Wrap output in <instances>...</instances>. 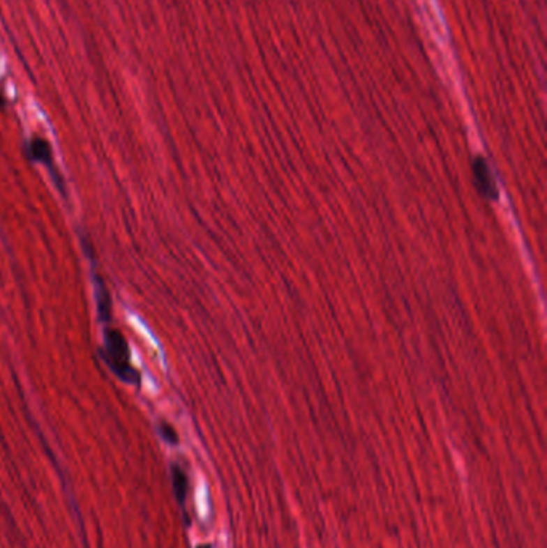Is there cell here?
<instances>
[{
    "label": "cell",
    "instance_id": "6",
    "mask_svg": "<svg viewBox=\"0 0 547 548\" xmlns=\"http://www.w3.org/2000/svg\"><path fill=\"white\" fill-rule=\"evenodd\" d=\"M200 548H211V545H204V547H200Z\"/></svg>",
    "mask_w": 547,
    "mask_h": 548
},
{
    "label": "cell",
    "instance_id": "2",
    "mask_svg": "<svg viewBox=\"0 0 547 548\" xmlns=\"http://www.w3.org/2000/svg\"><path fill=\"white\" fill-rule=\"evenodd\" d=\"M29 153H31L32 159L39 160V162L47 165L48 170H50L52 176H55L58 188H63L60 174H58L57 169H55V165H53L50 144H48L44 138H32L31 143H29Z\"/></svg>",
    "mask_w": 547,
    "mask_h": 548
},
{
    "label": "cell",
    "instance_id": "1",
    "mask_svg": "<svg viewBox=\"0 0 547 548\" xmlns=\"http://www.w3.org/2000/svg\"><path fill=\"white\" fill-rule=\"evenodd\" d=\"M105 359L110 367L126 381H138V374L132 369L128 359V348L121 335V332L114 329H106V350Z\"/></svg>",
    "mask_w": 547,
    "mask_h": 548
},
{
    "label": "cell",
    "instance_id": "4",
    "mask_svg": "<svg viewBox=\"0 0 547 548\" xmlns=\"http://www.w3.org/2000/svg\"><path fill=\"white\" fill-rule=\"evenodd\" d=\"M172 478H174V489H175V496L179 498L180 505L185 503L186 498V489H188V481L185 473L181 471L179 466H172Z\"/></svg>",
    "mask_w": 547,
    "mask_h": 548
},
{
    "label": "cell",
    "instance_id": "5",
    "mask_svg": "<svg viewBox=\"0 0 547 548\" xmlns=\"http://www.w3.org/2000/svg\"><path fill=\"white\" fill-rule=\"evenodd\" d=\"M160 434H163V438L170 444L179 443V436H177L175 429L167 425V423H160Z\"/></svg>",
    "mask_w": 547,
    "mask_h": 548
},
{
    "label": "cell",
    "instance_id": "3",
    "mask_svg": "<svg viewBox=\"0 0 547 548\" xmlns=\"http://www.w3.org/2000/svg\"><path fill=\"white\" fill-rule=\"evenodd\" d=\"M474 175H475V181H477V186H479V190L481 195L488 199H496L497 197V191L495 185H493V180H491V175H490V170H488V165L486 162L481 158H477L475 162H474Z\"/></svg>",
    "mask_w": 547,
    "mask_h": 548
}]
</instances>
